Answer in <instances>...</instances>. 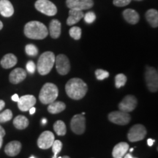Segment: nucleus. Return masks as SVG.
Returning a JSON list of instances; mask_svg holds the SVG:
<instances>
[{"instance_id":"f257e3e1","label":"nucleus","mask_w":158,"mask_h":158,"mask_svg":"<svg viewBox=\"0 0 158 158\" xmlns=\"http://www.w3.org/2000/svg\"><path fill=\"white\" fill-rule=\"evenodd\" d=\"M65 91L69 98L78 100L84 98L88 91V86L82 79L73 78L65 85Z\"/></svg>"},{"instance_id":"f03ea898","label":"nucleus","mask_w":158,"mask_h":158,"mask_svg":"<svg viewBox=\"0 0 158 158\" xmlns=\"http://www.w3.org/2000/svg\"><path fill=\"white\" fill-rule=\"evenodd\" d=\"M24 35L29 39L43 40L48 36V29L43 23L32 21L25 25Z\"/></svg>"},{"instance_id":"7ed1b4c3","label":"nucleus","mask_w":158,"mask_h":158,"mask_svg":"<svg viewBox=\"0 0 158 158\" xmlns=\"http://www.w3.org/2000/svg\"><path fill=\"white\" fill-rule=\"evenodd\" d=\"M55 55L51 51H46L39 57L37 68L38 73L42 76L48 74L55 64Z\"/></svg>"},{"instance_id":"20e7f679","label":"nucleus","mask_w":158,"mask_h":158,"mask_svg":"<svg viewBox=\"0 0 158 158\" xmlns=\"http://www.w3.org/2000/svg\"><path fill=\"white\" fill-rule=\"evenodd\" d=\"M58 94L59 90L56 85L52 83H46L40 92L39 99L43 104L48 105L55 101Z\"/></svg>"},{"instance_id":"39448f33","label":"nucleus","mask_w":158,"mask_h":158,"mask_svg":"<svg viewBox=\"0 0 158 158\" xmlns=\"http://www.w3.org/2000/svg\"><path fill=\"white\" fill-rule=\"evenodd\" d=\"M145 80L148 89L152 92L158 90V74L157 70L152 67L147 66L145 71Z\"/></svg>"},{"instance_id":"423d86ee","label":"nucleus","mask_w":158,"mask_h":158,"mask_svg":"<svg viewBox=\"0 0 158 158\" xmlns=\"http://www.w3.org/2000/svg\"><path fill=\"white\" fill-rule=\"evenodd\" d=\"M37 10L48 16H54L57 13V8L49 0H37L35 5Z\"/></svg>"},{"instance_id":"0eeeda50","label":"nucleus","mask_w":158,"mask_h":158,"mask_svg":"<svg viewBox=\"0 0 158 158\" xmlns=\"http://www.w3.org/2000/svg\"><path fill=\"white\" fill-rule=\"evenodd\" d=\"M147 131L143 124H137L130 128L127 133V138L130 142H137L143 140Z\"/></svg>"},{"instance_id":"6e6552de","label":"nucleus","mask_w":158,"mask_h":158,"mask_svg":"<svg viewBox=\"0 0 158 158\" xmlns=\"http://www.w3.org/2000/svg\"><path fill=\"white\" fill-rule=\"evenodd\" d=\"M108 120L118 125H126L131 120V116L128 113L122 111V110H116L112 111L108 114Z\"/></svg>"},{"instance_id":"1a4fd4ad","label":"nucleus","mask_w":158,"mask_h":158,"mask_svg":"<svg viewBox=\"0 0 158 158\" xmlns=\"http://www.w3.org/2000/svg\"><path fill=\"white\" fill-rule=\"evenodd\" d=\"M70 127L72 131L77 135H81L86 130V119L83 115L76 114L72 118L70 122Z\"/></svg>"},{"instance_id":"9d476101","label":"nucleus","mask_w":158,"mask_h":158,"mask_svg":"<svg viewBox=\"0 0 158 158\" xmlns=\"http://www.w3.org/2000/svg\"><path fill=\"white\" fill-rule=\"evenodd\" d=\"M57 72L62 76L67 75L70 70V63L68 56L64 54H59L55 58Z\"/></svg>"},{"instance_id":"9b49d317","label":"nucleus","mask_w":158,"mask_h":158,"mask_svg":"<svg viewBox=\"0 0 158 158\" xmlns=\"http://www.w3.org/2000/svg\"><path fill=\"white\" fill-rule=\"evenodd\" d=\"M138 100L135 96L128 94L123 98V100L118 104V108L119 110L129 113L133 111L137 106Z\"/></svg>"},{"instance_id":"f8f14e48","label":"nucleus","mask_w":158,"mask_h":158,"mask_svg":"<svg viewBox=\"0 0 158 158\" xmlns=\"http://www.w3.org/2000/svg\"><path fill=\"white\" fill-rule=\"evenodd\" d=\"M66 5L70 9L85 10L93 7L94 2L93 0H66Z\"/></svg>"},{"instance_id":"ddd939ff","label":"nucleus","mask_w":158,"mask_h":158,"mask_svg":"<svg viewBox=\"0 0 158 158\" xmlns=\"http://www.w3.org/2000/svg\"><path fill=\"white\" fill-rule=\"evenodd\" d=\"M54 141V135L51 131H45L37 139V146L42 149H48L51 147Z\"/></svg>"},{"instance_id":"4468645a","label":"nucleus","mask_w":158,"mask_h":158,"mask_svg":"<svg viewBox=\"0 0 158 158\" xmlns=\"http://www.w3.org/2000/svg\"><path fill=\"white\" fill-rule=\"evenodd\" d=\"M36 98L34 95L27 94L19 98L18 101V107L21 111H27L36 104Z\"/></svg>"},{"instance_id":"2eb2a0df","label":"nucleus","mask_w":158,"mask_h":158,"mask_svg":"<svg viewBox=\"0 0 158 158\" xmlns=\"http://www.w3.org/2000/svg\"><path fill=\"white\" fill-rule=\"evenodd\" d=\"M27 78V72L22 68H15L10 73L9 81L12 84H17L22 82Z\"/></svg>"},{"instance_id":"dca6fc26","label":"nucleus","mask_w":158,"mask_h":158,"mask_svg":"<svg viewBox=\"0 0 158 158\" xmlns=\"http://www.w3.org/2000/svg\"><path fill=\"white\" fill-rule=\"evenodd\" d=\"M21 149V142L18 141H10L6 145L5 148V152L6 155L10 157H15L19 155Z\"/></svg>"},{"instance_id":"f3484780","label":"nucleus","mask_w":158,"mask_h":158,"mask_svg":"<svg viewBox=\"0 0 158 158\" xmlns=\"http://www.w3.org/2000/svg\"><path fill=\"white\" fill-rule=\"evenodd\" d=\"M83 10L77 9H70L69 11V17L67 19V23L69 26H73L84 18Z\"/></svg>"},{"instance_id":"a211bd4d","label":"nucleus","mask_w":158,"mask_h":158,"mask_svg":"<svg viewBox=\"0 0 158 158\" xmlns=\"http://www.w3.org/2000/svg\"><path fill=\"white\" fill-rule=\"evenodd\" d=\"M14 13V8L9 0H0V14L2 16L8 18Z\"/></svg>"},{"instance_id":"6ab92c4d","label":"nucleus","mask_w":158,"mask_h":158,"mask_svg":"<svg viewBox=\"0 0 158 158\" xmlns=\"http://www.w3.org/2000/svg\"><path fill=\"white\" fill-rule=\"evenodd\" d=\"M128 149H129V144L126 142H120L114 147L112 156L114 158L122 157L127 153Z\"/></svg>"},{"instance_id":"aec40b11","label":"nucleus","mask_w":158,"mask_h":158,"mask_svg":"<svg viewBox=\"0 0 158 158\" xmlns=\"http://www.w3.org/2000/svg\"><path fill=\"white\" fill-rule=\"evenodd\" d=\"M123 17L130 24H136L139 21V14L133 9H126L123 12Z\"/></svg>"},{"instance_id":"412c9836","label":"nucleus","mask_w":158,"mask_h":158,"mask_svg":"<svg viewBox=\"0 0 158 158\" xmlns=\"http://www.w3.org/2000/svg\"><path fill=\"white\" fill-rule=\"evenodd\" d=\"M61 28L62 26L60 21L56 19H53L49 23L48 32L50 33L51 37L54 39L58 38L61 35Z\"/></svg>"},{"instance_id":"4be33fe9","label":"nucleus","mask_w":158,"mask_h":158,"mask_svg":"<svg viewBox=\"0 0 158 158\" xmlns=\"http://www.w3.org/2000/svg\"><path fill=\"white\" fill-rule=\"evenodd\" d=\"M17 57L13 54H7L3 56L0 64L2 67L5 69H9L14 67L17 64Z\"/></svg>"},{"instance_id":"5701e85b","label":"nucleus","mask_w":158,"mask_h":158,"mask_svg":"<svg viewBox=\"0 0 158 158\" xmlns=\"http://www.w3.org/2000/svg\"><path fill=\"white\" fill-rule=\"evenodd\" d=\"M146 19L148 23L154 28L158 27V12L157 10H148L146 13Z\"/></svg>"},{"instance_id":"b1692460","label":"nucleus","mask_w":158,"mask_h":158,"mask_svg":"<svg viewBox=\"0 0 158 158\" xmlns=\"http://www.w3.org/2000/svg\"><path fill=\"white\" fill-rule=\"evenodd\" d=\"M66 108V105L62 101H54L49 104L48 107V111L49 113L56 114L61 113Z\"/></svg>"},{"instance_id":"393cba45","label":"nucleus","mask_w":158,"mask_h":158,"mask_svg":"<svg viewBox=\"0 0 158 158\" xmlns=\"http://www.w3.org/2000/svg\"><path fill=\"white\" fill-rule=\"evenodd\" d=\"M29 120L26 116L19 115L13 119V124L18 130H24L29 126Z\"/></svg>"},{"instance_id":"a878e982","label":"nucleus","mask_w":158,"mask_h":158,"mask_svg":"<svg viewBox=\"0 0 158 158\" xmlns=\"http://www.w3.org/2000/svg\"><path fill=\"white\" fill-rule=\"evenodd\" d=\"M54 130L58 135H64L67 132L66 124L62 120H58L54 124Z\"/></svg>"},{"instance_id":"bb28decb","label":"nucleus","mask_w":158,"mask_h":158,"mask_svg":"<svg viewBox=\"0 0 158 158\" xmlns=\"http://www.w3.org/2000/svg\"><path fill=\"white\" fill-rule=\"evenodd\" d=\"M127 82V77L125 75L120 73L116 75L115 77V86L116 88H120L124 86Z\"/></svg>"},{"instance_id":"cd10ccee","label":"nucleus","mask_w":158,"mask_h":158,"mask_svg":"<svg viewBox=\"0 0 158 158\" xmlns=\"http://www.w3.org/2000/svg\"><path fill=\"white\" fill-rule=\"evenodd\" d=\"M69 34L70 37L76 40H78L81 37V29L78 27H73L69 30Z\"/></svg>"},{"instance_id":"c85d7f7f","label":"nucleus","mask_w":158,"mask_h":158,"mask_svg":"<svg viewBox=\"0 0 158 158\" xmlns=\"http://www.w3.org/2000/svg\"><path fill=\"white\" fill-rule=\"evenodd\" d=\"M13 118V113L10 109L4 110L2 113L0 114V123H5L10 121Z\"/></svg>"},{"instance_id":"c756f323","label":"nucleus","mask_w":158,"mask_h":158,"mask_svg":"<svg viewBox=\"0 0 158 158\" xmlns=\"http://www.w3.org/2000/svg\"><path fill=\"white\" fill-rule=\"evenodd\" d=\"M25 51L27 55L31 56H35L38 54V49L33 44H28L26 45Z\"/></svg>"},{"instance_id":"7c9ffc66","label":"nucleus","mask_w":158,"mask_h":158,"mask_svg":"<svg viewBox=\"0 0 158 158\" xmlns=\"http://www.w3.org/2000/svg\"><path fill=\"white\" fill-rule=\"evenodd\" d=\"M51 147H52L53 152L54 153V156L53 157V158H56V155H58V154L61 152V150H62V143L60 141H59V140H56V141L54 140Z\"/></svg>"},{"instance_id":"2f4dec72","label":"nucleus","mask_w":158,"mask_h":158,"mask_svg":"<svg viewBox=\"0 0 158 158\" xmlns=\"http://www.w3.org/2000/svg\"><path fill=\"white\" fill-rule=\"evenodd\" d=\"M95 76L98 80L101 81L108 78V76H109V73L105 70H102V69H98V70L95 71Z\"/></svg>"},{"instance_id":"473e14b6","label":"nucleus","mask_w":158,"mask_h":158,"mask_svg":"<svg viewBox=\"0 0 158 158\" xmlns=\"http://www.w3.org/2000/svg\"><path fill=\"white\" fill-rule=\"evenodd\" d=\"M84 21L87 23H93L96 19V15L94 12H88L84 15Z\"/></svg>"},{"instance_id":"72a5a7b5","label":"nucleus","mask_w":158,"mask_h":158,"mask_svg":"<svg viewBox=\"0 0 158 158\" xmlns=\"http://www.w3.org/2000/svg\"><path fill=\"white\" fill-rule=\"evenodd\" d=\"M132 0H114L113 4L116 7H124L131 2Z\"/></svg>"},{"instance_id":"f704fd0d","label":"nucleus","mask_w":158,"mask_h":158,"mask_svg":"<svg viewBox=\"0 0 158 158\" xmlns=\"http://www.w3.org/2000/svg\"><path fill=\"white\" fill-rule=\"evenodd\" d=\"M26 67H27V70L29 73H34L35 69H36V66H35L34 62H32V61H29V62H27V65H26Z\"/></svg>"},{"instance_id":"c9c22d12","label":"nucleus","mask_w":158,"mask_h":158,"mask_svg":"<svg viewBox=\"0 0 158 158\" xmlns=\"http://www.w3.org/2000/svg\"><path fill=\"white\" fill-rule=\"evenodd\" d=\"M12 100H13V101H15V102H18V101H19V95H18L17 94H13V95L12 96Z\"/></svg>"},{"instance_id":"e433bc0d","label":"nucleus","mask_w":158,"mask_h":158,"mask_svg":"<svg viewBox=\"0 0 158 158\" xmlns=\"http://www.w3.org/2000/svg\"><path fill=\"white\" fill-rule=\"evenodd\" d=\"M0 135L2 136V137L5 135V130L1 125H0Z\"/></svg>"},{"instance_id":"4c0bfd02","label":"nucleus","mask_w":158,"mask_h":158,"mask_svg":"<svg viewBox=\"0 0 158 158\" xmlns=\"http://www.w3.org/2000/svg\"><path fill=\"white\" fill-rule=\"evenodd\" d=\"M154 142H155V140L151 139V138H149V139L147 140V143H148V145L149 146V147H152V146L153 145Z\"/></svg>"},{"instance_id":"58836bf2","label":"nucleus","mask_w":158,"mask_h":158,"mask_svg":"<svg viewBox=\"0 0 158 158\" xmlns=\"http://www.w3.org/2000/svg\"><path fill=\"white\" fill-rule=\"evenodd\" d=\"M5 106V102H4L3 100H0V111L3 109Z\"/></svg>"},{"instance_id":"ea45409f","label":"nucleus","mask_w":158,"mask_h":158,"mask_svg":"<svg viewBox=\"0 0 158 158\" xmlns=\"http://www.w3.org/2000/svg\"><path fill=\"white\" fill-rule=\"evenodd\" d=\"M29 110V114H30L31 115H32V114H34L35 113V110H36V109H35V107H31Z\"/></svg>"},{"instance_id":"a19ab883","label":"nucleus","mask_w":158,"mask_h":158,"mask_svg":"<svg viewBox=\"0 0 158 158\" xmlns=\"http://www.w3.org/2000/svg\"><path fill=\"white\" fill-rule=\"evenodd\" d=\"M2 143H3V137H2V136L0 135V149H1V148H2Z\"/></svg>"},{"instance_id":"79ce46f5","label":"nucleus","mask_w":158,"mask_h":158,"mask_svg":"<svg viewBox=\"0 0 158 158\" xmlns=\"http://www.w3.org/2000/svg\"><path fill=\"white\" fill-rule=\"evenodd\" d=\"M124 158H135V157H133V156L130 155V154H127V155H125V157H124Z\"/></svg>"},{"instance_id":"37998d69","label":"nucleus","mask_w":158,"mask_h":158,"mask_svg":"<svg viewBox=\"0 0 158 158\" xmlns=\"http://www.w3.org/2000/svg\"><path fill=\"white\" fill-rule=\"evenodd\" d=\"M46 122H47L46 118H43V120H42V123H43V124H46Z\"/></svg>"},{"instance_id":"c03bdc74","label":"nucleus","mask_w":158,"mask_h":158,"mask_svg":"<svg viewBox=\"0 0 158 158\" xmlns=\"http://www.w3.org/2000/svg\"><path fill=\"white\" fill-rule=\"evenodd\" d=\"M2 28H3V23L1 21H0V30H1Z\"/></svg>"},{"instance_id":"a18cd8bd","label":"nucleus","mask_w":158,"mask_h":158,"mask_svg":"<svg viewBox=\"0 0 158 158\" xmlns=\"http://www.w3.org/2000/svg\"><path fill=\"white\" fill-rule=\"evenodd\" d=\"M61 158H70V157H68V156H64V157H61Z\"/></svg>"},{"instance_id":"49530a36","label":"nucleus","mask_w":158,"mask_h":158,"mask_svg":"<svg viewBox=\"0 0 158 158\" xmlns=\"http://www.w3.org/2000/svg\"><path fill=\"white\" fill-rule=\"evenodd\" d=\"M133 149H133V148H132V149H130V152H133Z\"/></svg>"},{"instance_id":"de8ad7c7","label":"nucleus","mask_w":158,"mask_h":158,"mask_svg":"<svg viewBox=\"0 0 158 158\" xmlns=\"http://www.w3.org/2000/svg\"><path fill=\"white\" fill-rule=\"evenodd\" d=\"M134 1H138V2H141V1H143V0H134Z\"/></svg>"},{"instance_id":"09e8293b","label":"nucleus","mask_w":158,"mask_h":158,"mask_svg":"<svg viewBox=\"0 0 158 158\" xmlns=\"http://www.w3.org/2000/svg\"><path fill=\"white\" fill-rule=\"evenodd\" d=\"M29 158H35V157H33V156H31V157H30Z\"/></svg>"},{"instance_id":"8fccbe9b","label":"nucleus","mask_w":158,"mask_h":158,"mask_svg":"<svg viewBox=\"0 0 158 158\" xmlns=\"http://www.w3.org/2000/svg\"><path fill=\"white\" fill-rule=\"evenodd\" d=\"M61 157H58V158H61Z\"/></svg>"},{"instance_id":"3c124183","label":"nucleus","mask_w":158,"mask_h":158,"mask_svg":"<svg viewBox=\"0 0 158 158\" xmlns=\"http://www.w3.org/2000/svg\"><path fill=\"white\" fill-rule=\"evenodd\" d=\"M118 158H122V157H118Z\"/></svg>"}]
</instances>
